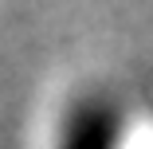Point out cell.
Wrapping results in <instances>:
<instances>
[{"instance_id":"obj_1","label":"cell","mask_w":153,"mask_h":149,"mask_svg":"<svg viewBox=\"0 0 153 149\" xmlns=\"http://www.w3.org/2000/svg\"><path fill=\"white\" fill-rule=\"evenodd\" d=\"M114 141H118V122L102 102L82 106L63 133V149H114Z\"/></svg>"}]
</instances>
